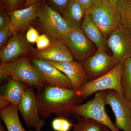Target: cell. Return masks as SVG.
<instances>
[{"mask_svg": "<svg viewBox=\"0 0 131 131\" xmlns=\"http://www.w3.org/2000/svg\"><path fill=\"white\" fill-rule=\"evenodd\" d=\"M37 95L40 117L45 119L54 114L66 118L71 115V110L83 101L77 90L45 85L37 91Z\"/></svg>", "mask_w": 131, "mask_h": 131, "instance_id": "obj_1", "label": "cell"}, {"mask_svg": "<svg viewBox=\"0 0 131 131\" xmlns=\"http://www.w3.org/2000/svg\"><path fill=\"white\" fill-rule=\"evenodd\" d=\"M1 80L7 78L24 83L37 91L43 89L45 84L35 67L26 56H23L9 63L1 64Z\"/></svg>", "mask_w": 131, "mask_h": 131, "instance_id": "obj_2", "label": "cell"}, {"mask_svg": "<svg viewBox=\"0 0 131 131\" xmlns=\"http://www.w3.org/2000/svg\"><path fill=\"white\" fill-rule=\"evenodd\" d=\"M106 90H103L95 93L92 100L74 107L71 113L77 118H88L99 122L112 131H121L113 123L106 112Z\"/></svg>", "mask_w": 131, "mask_h": 131, "instance_id": "obj_3", "label": "cell"}, {"mask_svg": "<svg viewBox=\"0 0 131 131\" xmlns=\"http://www.w3.org/2000/svg\"><path fill=\"white\" fill-rule=\"evenodd\" d=\"M88 13L106 39L121 25L117 7L108 0H94Z\"/></svg>", "mask_w": 131, "mask_h": 131, "instance_id": "obj_4", "label": "cell"}, {"mask_svg": "<svg viewBox=\"0 0 131 131\" xmlns=\"http://www.w3.org/2000/svg\"><path fill=\"white\" fill-rule=\"evenodd\" d=\"M124 66V62H120L109 72L88 82L77 90L79 96L84 100L94 93L107 90H115L124 96L121 82Z\"/></svg>", "mask_w": 131, "mask_h": 131, "instance_id": "obj_5", "label": "cell"}, {"mask_svg": "<svg viewBox=\"0 0 131 131\" xmlns=\"http://www.w3.org/2000/svg\"><path fill=\"white\" fill-rule=\"evenodd\" d=\"M62 39L74 59L81 63H83L96 52L95 45L87 37L81 28H70Z\"/></svg>", "mask_w": 131, "mask_h": 131, "instance_id": "obj_6", "label": "cell"}, {"mask_svg": "<svg viewBox=\"0 0 131 131\" xmlns=\"http://www.w3.org/2000/svg\"><path fill=\"white\" fill-rule=\"evenodd\" d=\"M37 19L41 28L51 38L63 42L62 37L71 28L61 15L44 4L39 7Z\"/></svg>", "mask_w": 131, "mask_h": 131, "instance_id": "obj_7", "label": "cell"}, {"mask_svg": "<svg viewBox=\"0 0 131 131\" xmlns=\"http://www.w3.org/2000/svg\"><path fill=\"white\" fill-rule=\"evenodd\" d=\"M18 107L26 126L41 131L45 122L39 115L37 94L33 89L28 87L24 91Z\"/></svg>", "mask_w": 131, "mask_h": 131, "instance_id": "obj_8", "label": "cell"}, {"mask_svg": "<svg viewBox=\"0 0 131 131\" xmlns=\"http://www.w3.org/2000/svg\"><path fill=\"white\" fill-rule=\"evenodd\" d=\"M105 101L114 114L117 129L131 131V106L124 95L115 90H106Z\"/></svg>", "mask_w": 131, "mask_h": 131, "instance_id": "obj_9", "label": "cell"}, {"mask_svg": "<svg viewBox=\"0 0 131 131\" xmlns=\"http://www.w3.org/2000/svg\"><path fill=\"white\" fill-rule=\"evenodd\" d=\"M106 45L112 56L119 62H124L131 58V31L120 25L110 34Z\"/></svg>", "mask_w": 131, "mask_h": 131, "instance_id": "obj_10", "label": "cell"}, {"mask_svg": "<svg viewBox=\"0 0 131 131\" xmlns=\"http://www.w3.org/2000/svg\"><path fill=\"white\" fill-rule=\"evenodd\" d=\"M119 63L112 56L106 52L105 50L98 48L82 64L90 81L109 72Z\"/></svg>", "mask_w": 131, "mask_h": 131, "instance_id": "obj_11", "label": "cell"}, {"mask_svg": "<svg viewBox=\"0 0 131 131\" xmlns=\"http://www.w3.org/2000/svg\"><path fill=\"white\" fill-rule=\"evenodd\" d=\"M31 63L45 85L75 90L69 78L47 61L33 57Z\"/></svg>", "mask_w": 131, "mask_h": 131, "instance_id": "obj_12", "label": "cell"}, {"mask_svg": "<svg viewBox=\"0 0 131 131\" xmlns=\"http://www.w3.org/2000/svg\"><path fill=\"white\" fill-rule=\"evenodd\" d=\"M26 38L19 32L14 34L1 49V64L9 63L31 51V47Z\"/></svg>", "mask_w": 131, "mask_h": 131, "instance_id": "obj_13", "label": "cell"}, {"mask_svg": "<svg viewBox=\"0 0 131 131\" xmlns=\"http://www.w3.org/2000/svg\"><path fill=\"white\" fill-rule=\"evenodd\" d=\"M49 47L43 50L34 51L33 57L45 61L64 62L74 60L69 49L62 41L51 39Z\"/></svg>", "mask_w": 131, "mask_h": 131, "instance_id": "obj_14", "label": "cell"}, {"mask_svg": "<svg viewBox=\"0 0 131 131\" xmlns=\"http://www.w3.org/2000/svg\"><path fill=\"white\" fill-rule=\"evenodd\" d=\"M46 61L67 75L71 81L75 90H78L89 81L82 63L75 60L64 62Z\"/></svg>", "mask_w": 131, "mask_h": 131, "instance_id": "obj_15", "label": "cell"}, {"mask_svg": "<svg viewBox=\"0 0 131 131\" xmlns=\"http://www.w3.org/2000/svg\"><path fill=\"white\" fill-rule=\"evenodd\" d=\"M40 6L37 2L24 9L11 11L9 24L12 34L27 28L37 18Z\"/></svg>", "mask_w": 131, "mask_h": 131, "instance_id": "obj_16", "label": "cell"}, {"mask_svg": "<svg viewBox=\"0 0 131 131\" xmlns=\"http://www.w3.org/2000/svg\"><path fill=\"white\" fill-rule=\"evenodd\" d=\"M81 28L87 37L94 44L97 49H106V39L88 12L81 25Z\"/></svg>", "mask_w": 131, "mask_h": 131, "instance_id": "obj_17", "label": "cell"}, {"mask_svg": "<svg viewBox=\"0 0 131 131\" xmlns=\"http://www.w3.org/2000/svg\"><path fill=\"white\" fill-rule=\"evenodd\" d=\"M18 111V106L11 104L1 109L0 115L7 131H35L24 128L19 118Z\"/></svg>", "mask_w": 131, "mask_h": 131, "instance_id": "obj_18", "label": "cell"}, {"mask_svg": "<svg viewBox=\"0 0 131 131\" xmlns=\"http://www.w3.org/2000/svg\"><path fill=\"white\" fill-rule=\"evenodd\" d=\"M86 12L75 0H71L63 11L62 17L71 28H81Z\"/></svg>", "mask_w": 131, "mask_h": 131, "instance_id": "obj_19", "label": "cell"}, {"mask_svg": "<svg viewBox=\"0 0 131 131\" xmlns=\"http://www.w3.org/2000/svg\"><path fill=\"white\" fill-rule=\"evenodd\" d=\"M28 87L24 83L11 78L5 85L4 93L1 95L12 105L18 106L23 93Z\"/></svg>", "mask_w": 131, "mask_h": 131, "instance_id": "obj_20", "label": "cell"}, {"mask_svg": "<svg viewBox=\"0 0 131 131\" xmlns=\"http://www.w3.org/2000/svg\"><path fill=\"white\" fill-rule=\"evenodd\" d=\"M121 82L124 97L129 101L131 99V58L124 62Z\"/></svg>", "mask_w": 131, "mask_h": 131, "instance_id": "obj_21", "label": "cell"}, {"mask_svg": "<svg viewBox=\"0 0 131 131\" xmlns=\"http://www.w3.org/2000/svg\"><path fill=\"white\" fill-rule=\"evenodd\" d=\"M116 7L120 17L121 25L131 31V0H119Z\"/></svg>", "mask_w": 131, "mask_h": 131, "instance_id": "obj_22", "label": "cell"}, {"mask_svg": "<svg viewBox=\"0 0 131 131\" xmlns=\"http://www.w3.org/2000/svg\"><path fill=\"white\" fill-rule=\"evenodd\" d=\"M105 126L95 121L88 118H78L72 131H101Z\"/></svg>", "mask_w": 131, "mask_h": 131, "instance_id": "obj_23", "label": "cell"}, {"mask_svg": "<svg viewBox=\"0 0 131 131\" xmlns=\"http://www.w3.org/2000/svg\"><path fill=\"white\" fill-rule=\"evenodd\" d=\"M51 126L55 131H69L72 124L66 118L57 117L52 122Z\"/></svg>", "mask_w": 131, "mask_h": 131, "instance_id": "obj_24", "label": "cell"}, {"mask_svg": "<svg viewBox=\"0 0 131 131\" xmlns=\"http://www.w3.org/2000/svg\"><path fill=\"white\" fill-rule=\"evenodd\" d=\"M12 34L9 22L6 26L0 29V48L1 49L5 46L8 38Z\"/></svg>", "mask_w": 131, "mask_h": 131, "instance_id": "obj_25", "label": "cell"}, {"mask_svg": "<svg viewBox=\"0 0 131 131\" xmlns=\"http://www.w3.org/2000/svg\"><path fill=\"white\" fill-rule=\"evenodd\" d=\"M50 39L47 35L43 34L39 35L36 44L37 50H43L49 47L51 43Z\"/></svg>", "mask_w": 131, "mask_h": 131, "instance_id": "obj_26", "label": "cell"}, {"mask_svg": "<svg viewBox=\"0 0 131 131\" xmlns=\"http://www.w3.org/2000/svg\"><path fill=\"white\" fill-rule=\"evenodd\" d=\"M38 31L33 27H30L26 34L27 40L30 43H35L39 36Z\"/></svg>", "mask_w": 131, "mask_h": 131, "instance_id": "obj_27", "label": "cell"}, {"mask_svg": "<svg viewBox=\"0 0 131 131\" xmlns=\"http://www.w3.org/2000/svg\"><path fill=\"white\" fill-rule=\"evenodd\" d=\"M82 7L86 13L91 7L94 0H75Z\"/></svg>", "mask_w": 131, "mask_h": 131, "instance_id": "obj_28", "label": "cell"}, {"mask_svg": "<svg viewBox=\"0 0 131 131\" xmlns=\"http://www.w3.org/2000/svg\"><path fill=\"white\" fill-rule=\"evenodd\" d=\"M57 6L63 11L69 4L71 0H50Z\"/></svg>", "mask_w": 131, "mask_h": 131, "instance_id": "obj_29", "label": "cell"}, {"mask_svg": "<svg viewBox=\"0 0 131 131\" xmlns=\"http://www.w3.org/2000/svg\"><path fill=\"white\" fill-rule=\"evenodd\" d=\"M9 20L6 14L2 11H1L0 14V29L6 26L9 24Z\"/></svg>", "mask_w": 131, "mask_h": 131, "instance_id": "obj_30", "label": "cell"}, {"mask_svg": "<svg viewBox=\"0 0 131 131\" xmlns=\"http://www.w3.org/2000/svg\"><path fill=\"white\" fill-rule=\"evenodd\" d=\"M3 1L7 7L12 11L17 7L20 0H3Z\"/></svg>", "mask_w": 131, "mask_h": 131, "instance_id": "obj_31", "label": "cell"}, {"mask_svg": "<svg viewBox=\"0 0 131 131\" xmlns=\"http://www.w3.org/2000/svg\"><path fill=\"white\" fill-rule=\"evenodd\" d=\"M9 104H10V103L9 101L1 95H0V108L1 109L6 107L10 105Z\"/></svg>", "mask_w": 131, "mask_h": 131, "instance_id": "obj_32", "label": "cell"}, {"mask_svg": "<svg viewBox=\"0 0 131 131\" xmlns=\"http://www.w3.org/2000/svg\"><path fill=\"white\" fill-rule=\"evenodd\" d=\"M38 0H26L25 8L28 7L38 2Z\"/></svg>", "mask_w": 131, "mask_h": 131, "instance_id": "obj_33", "label": "cell"}, {"mask_svg": "<svg viewBox=\"0 0 131 131\" xmlns=\"http://www.w3.org/2000/svg\"><path fill=\"white\" fill-rule=\"evenodd\" d=\"M111 3L114 5V6L116 7L117 3L118 2L119 0H108Z\"/></svg>", "mask_w": 131, "mask_h": 131, "instance_id": "obj_34", "label": "cell"}, {"mask_svg": "<svg viewBox=\"0 0 131 131\" xmlns=\"http://www.w3.org/2000/svg\"><path fill=\"white\" fill-rule=\"evenodd\" d=\"M6 127L3 125L1 124H0V131H7Z\"/></svg>", "mask_w": 131, "mask_h": 131, "instance_id": "obj_35", "label": "cell"}, {"mask_svg": "<svg viewBox=\"0 0 131 131\" xmlns=\"http://www.w3.org/2000/svg\"><path fill=\"white\" fill-rule=\"evenodd\" d=\"M101 131H112L106 126H104Z\"/></svg>", "mask_w": 131, "mask_h": 131, "instance_id": "obj_36", "label": "cell"}, {"mask_svg": "<svg viewBox=\"0 0 131 131\" xmlns=\"http://www.w3.org/2000/svg\"><path fill=\"white\" fill-rule=\"evenodd\" d=\"M128 101H129V104H130V105L131 106V99L130 100Z\"/></svg>", "mask_w": 131, "mask_h": 131, "instance_id": "obj_37", "label": "cell"}]
</instances>
